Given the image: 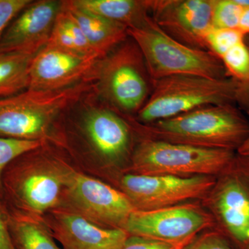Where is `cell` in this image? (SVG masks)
I'll list each match as a JSON object with an SVG mask.
<instances>
[{
	"instance_id": "1",
	"label": "cell",
	"mask_w": 249,
	"mask_h": 249,
	"mask_svg": "<svg viewBox=\"0 0 249 249\" xmlns=\"http://www.w3.org/2000/svg\"><path fill=\"white\" fill-rule=\"evenodd\" d=\"M138 124L143 138L237 151L249 134V121L235 105L199 108L150 124Z\"/></svg>"
},
{
	"instance_id": "2",
	"label": "cell",
	"mask_w": 249,
	"mask_h": 249,
	"mask_svg": "<svg viewBox=\"0 0 249 249\" xmlns=\"http://www.w3.org/2000/svg\"><path fill=\"white\" fill-rule=\"evenodd\" d=\"M90 81L57 91L27 89L0 98V137L43 142L49 140L62 114L92 88Z\"/></svg>"
},
{
	"instance_id": "3",
	"label": "cell",
	"mask_w": 249,
	"mask_h": 249,
	"mask_svg": "<svg viewBox=\"0 0 249 249\" xmlns=\"http://www.w3.org/2000/svg\"><path fill=\"white\" fill-rule=\"evenodd\" d=\"M31 152L16 159L3 174V199L10 215L45 213L58 204L66 186L71 171L66 165L46 158L37 161Z\"/></svg>"
},
{
	"instance_id": "4",
	"label": "cell",
	"mask_w": 249,
	"mask_h": 249,
	"mask_svg": "<svg viewBox=\"0 0 249 249\" xmlns=\"http://www.w3.org/2000/svg\"><path fill=\"white\" fill-rule=\"evenodd\" d=\"M237 82L180 75L152 81L150 97L134 119L150 124L210 106L235 105Z\"/></svg>"
},
{
	"instance_id": "5",
	"label": "cell",
	"mask_w": 249,
	"mask_h": 249,
	"mask_svg": "<svg viewBox=\"0 0 249 249\" xmlns=\"http://www.w3.org/2000/svg\"><path fill=\"white\" fill-rule=\"evenodd\" d=\"M89 78L95 80V89L108 107L125 116L137 114L152 89L143 56L132 40L124 41L100 59Z\"/></svg>"
},
{
	"instance_id": "6",
	"label": "cell",
	"mask_w": 249,
	"mask_h": 249,
	"mask_svg": "<svg viewBox=\"0 0 249 249\" xmlns=\"http://www.w3.org/2000/svg\"><path fill=\"white\" fill-rule=\"evenodd\" d=\"M127 34L140 49L152 81L180 75L228 78L222 61L214 54L178 42L152 17L142 27L127 29Z\"/></svg>"
},
{
	"instance_id": "7",
	"label": "cell",
	"mask_w": 249,
	"mask_h": 249,
	"mask_svg": "<svg viewBox=\"0 0 249 249\" xmlns=\"http://www.w3.org/2000/svg\"><path fill=\"white\" fill-rule=\"evenodd\" d=\"M237 152L142 139L132 154V174L190 177L220 176Z\"/></svg>"
},
{
	"instance_id": "8",
	"label": "cell",
	"mask_w": 249,
	"mask_h": 249,
	"mask_svg": "<svg viewBox=\"0 0 249 249\" xmlns=\"http://www.w3.org/2000/svg\"><path fill=\"white\" fill-rule=\"evenodd\" d=\"M215 218L199 205L181 204L163 209L135 210L124 230L139 236L173 244H186L203 231L214 227Z\"/></svg>"
},
{
	"instance_id": "9",
	"label": "cell",
	"mask_w": 249,
	"mask_h": 249,
	"mask_svg": "<svg viewBox=\"0 0 249 249\" xmlns=\"http://www.w3.org/2000/svg\"><path fill=\"white\" fill-rule=\"evenodd\" d=\"M215 177L127 174L121 178L123 193L137 210L163 209L198 199L212 191Z\"/></svg>"
},
{
	"instance_id": "10",
	"label": "cell",
	"mask_w": 249,
	"mask_h": 249,
	"mask_svg": "<svg viewBox=\"0 0 249 249\" xmlns=\"http://www.w3.org/2000/svg\"><path fill=\"white\" fill-rule=\"evenodd\" d=\"M212 192L213 209L221 232L241 248L249 249V159L237 154Z\"/></svg>"
},
{
	"instance_id": "11",
	"label": "cell",
	"mask_w": 249,
	"mask_h": 249,
	"mask_svg": "<svg viewBox=\"0 0 249 249\" xmlns=\"http://www.w3.org/2000/svg\"><path fill=\"white\" fill-rule=\"evenodd\" d=\"M64 191L71 211L102 227L124 230L137 210L123 192L73 170Z\"/></svg>"
},
{
	"instance_id": "12",
	"label": "cell",
	"mask_w": 249,
	"mask_h": 249,
	"mask_svg": "<svg viewBox=\"0 0 249 249\" xmlns=\"http://www.w3.org/2000/svg\"><path fill=\"white\" fill-rule=\"evenodd\" d=\"M214 0H153L152 17L168 35L183 45L208 51Z\"/></svg>"
},
{
	"instance_id": "13",
	"label": "cell",
	"mask_w": 249,
	"mask_h": 249,
	"mask_svg": "<svg viewBox=\"0 0 249 249\" xmlns=\"http://www.w3.org/2000/svg\"><path fill=\"white\" fill-rule=\"evenodd\" d=\"M100 59L46 45L31 60L27 89L57 91L74 86L89 79Z\"/></svg>"
},
{
	"instance_id": "14",
	"label": "cell",
	"mask_w": 249,
	"mask_h": 249,
	"mask_svg": "<svg viewBox=\"0 0 249 249\" xmlns=\"http://www.w3.org/2000/svg\"><path fill=\"white\" fill-rule=\"evenodd\" d=\"M62 1H32L15 18L0 39V52L36 55L47 45Z\"/></svg>"
},
{
	"instance_id": "15",
	"label": "cell",
	"mask_w": 249,
	"mask_h": 249,
	"mask_svg": "<svg viewBox=\"0 0 249 249\" xmlns=\"http://www.w3.org/2000/svg\"><path fill=\"white\" fill-rule=\"evenodd\" d=\"M50 224L62 249H122L129 235L124 229L102 227L69 209L53 211Z\"/></svg>"
},
{
	"instance_id": "16",
	"label": "cell",
	"mask_w": 249,
	"mask_h": 249,
	"mask_svg": "<svg viewBox=\"0 0 249 249\" xmlns=\"http://www.w3.org/2000/svg\"><path fill=\"white\" fill-rule=\"evenodd\" d=\"M85 134L95 151L109 163L124 161L130 153L129 124L109 107L94 106L84 116Z\"/></svg>"
},
{
	"instance_id": "17",
	"label": "cell",
	"mask_w": 249,
	"mask_h": 249,
	"mask_svg": "<svg viewBox=\"0 0 249 249\" xmlns=\"http://www.w3.org/2000/svg\"><path fill=\"white\" fill-rule=\"evenodd\" d=\"M62 7L78 23L91 48L101 58L129 37L127 28L123 24L75 7L70 1H62Z\"/></svg>"
},
{
	"instance_id": "18",
	"label": "cell",
	"mask_w": 249,
	"mask_h": 249,
	"mask_svg": "<svg viewBox=\"0 0 249 249\" xmlns=\"http://www.w3.org/2000/svg\"><path fill=\"white\" fill-rule=\"evenodd\" d=\"M75 7L107 18L127 29L142 27L152 17V0H70Z\"/></svg>"
},
{
	"instance_id": "19",
	"label": "cell",
	"mask_w": 249,
	"mask_h": 249,
	"mask_svg": "<svg viewBox=\"0 0 249 249\" xmlns=\"http://www.w3.org/2000/svg\"><path fill=\"white\" fill-rule=\"evenodd\" d=\"M10 232L16 249H60L52 231L29 214L10 215Z\"/></svg>"
},
{
	"instance_id": "20",
	"label": "cell",
	"mask_w": 249,
	"mask_h": 249,
	"mask_svg": "<svg viewBox=\"0 0 249 249\" xmlns=\"http://www.w3.org/2000/svg\"><path fill=\"white\" fill-rule=\"evenodd\" d=\"M47 46L86 56L100 58L70 13L62 7L54 24Z\"/></svg>"
},
{
	"instance_id": "21",
	"label": "cell",
	"mask_w": 249,
	"mask_h": 249,
	"mask_svg": "<svg viewBox=\"0 0 249 249\" xmlns=\"http://www.w3.org/2000/svg\"><path fill=\"white\" fill-rule=\"evenodd\" d=\"M34 55L18 52H0V98L28 89L29 67Z\"/></svg>"
},
{
	"instance_id": "22",
	"label": "cell",
	"mask_w": 249,
	"mask_h": 249,
	"mask_svg": "<svg viewBox=\"0 0 249 249\" xmlns=\"http://www.w3.org/2000/svg\"><path fill=\"white\" fill-rule=\"evenodd\" d=\"M226 74L237 83H249V45L247 40L241 41L221 57Z\"/></svg>"
},
{
	"instance_id": "23",
	"label": "cell",
	"mask_w": 249,
	"mask_h": 249,
	"mask_svg": "<svg viewBox=\"0 0 249 249\" xmlns=\"http://www.w3.org/2000/svg\"><path fill=\"white\" fill-rule=\"evenodd\" d=\"M249 4V0H214L213 27L238 29L244 6Z\"/></svg>"
},
{
	"instance_id": "24",
	"label": "cell",
	"mask_w": 249,
	"mask_h": 249,
	"mask_svg": "<svg viewBox=\"0 0 249 249\" xmlns=\"http://www.w3.org/2000/svg\"><path fill=\"white\" fill-rule=\"evenodd\" d=\"M38 141L18 140L0 137V201L3 199L2 177L5 169L16 159L42 146Z\"/></svg>"
},
{
	"instance_id": "25",
	"label": "cell",
	"mask_w": 249,
	"mask_h": 249,
	"mask_svg": "<svg viewBox=\"0 0 249 249\" xmlns=\"http://www.w3.org/2000/svg\"><path fill=\"white\" fill-rule=\"evenodd\" d=\"M238 29H216L213 27L206 36L208 52L220 58L229 49L247 38ZM220 60V59H219Z\"/></svg>"
},
{
	"instance_id": "26",
	"label": "cell",
	"mask_w": 249,
	"mask_h": 249,
	"mask_svg": "<svg viewBox=\"0 0 249 249\" xmlns=\"http://www.w3.org/2000/svg\"><path fill=\"white\" fill-rule=\"evenodd\" d=\"M180 249H236L221 231L199 234Z\"/></svg>"
},
{
	"instance_id": "27",
	"label": "cell",
	"mask_w": 249,
	"mask_h": 249,
	"mask_svg": "<svg viewBox=\"0 0 249 249\" xmlns=\"http://www.w3.org/2000/svg\"><path fill=\"white\" fill-rule=\"evenodd\" d=\"M31 0H0V39L11 22Z\"/></svg>"
},
{
	"instance_id": "28",
	"label": "cell",
	"mask_w": 249,
	"mask_h": 249,
	"mask_svg": "<svg viewBox=\"0 0 249 249\" xmlns=\"http://www.w3.org/2000/svg\"><path fill=\"white\" fill-rule=\"evenodd\" d=\"M186 244L169 243L147 237L129 235L122 249H180Z\"/></svg>"
},
{
	"instance_id": "29",
	"label": "cell",
	"mask_w": 249,
	"mask_h": 249,
	"mask_svg": "<svg viewBox=\"0 0 249 249\" xmlns=\"http://www.w3.org/2000/svg\"><path fill=\"white\" fill-rule=\"evenodd\" d=\"M9 216L0 201V249H16L10 232Z\"/></svg>"
},
{
	"instance_id": "30",
	"label": "cell",
	"mask_w": 249,
	"mask_h": 249,
	"mask_svg": "<svg viewBox=\"0 0 249 249\" xmlns=\"http://www.w3.org/2000/svg\"><path fill=\"white\" fill-rule=\"evenodd\" d=\"M246 40L249 45V36ZM235 104L238 105L241 110L246 111L249 115V83L245 84L237 83Z\"/></svg>"
},
{
	"instance_id": "31",
	"label": "cell",
	"mask_w": 249,
	"mask_h": 249,
	"mask_svg": "<svg viewBox=\"0 0 249 249\" xmlns=\"http://www.w3.org/2000/svg\"><path fill=\"white\" fill-rule=\"evenodd\" d=\"M238 29L246 36H249V4L244 6L241 16Z\"/></svg>"
},
{
	"instance_id": "32",
	"label": "cell",
	"mask_w": 249,
	"mask_h": 249,
	"mask_svg": "<svg viewBox=\"0 0 249 249\" xmlns=\"http://www.w3.org/2000/svg\"><path fill=\"white\" fill-rule=\"evenodd\" d=\"M236 152H237V155L241 156V157H245V158L249 160V134L243 143L237 149Z\"/></svg>"
}]
</instances>
